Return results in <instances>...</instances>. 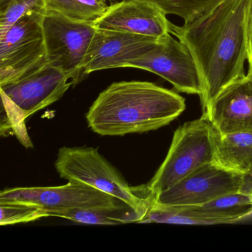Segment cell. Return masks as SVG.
Listing matches in <instances>:
<instances>
[{"label":"cell","instance_id":"cell-22","mask_svg":"<svg viewBox=\"0 0 252 252\" xmlns=\"http://www.w3.org/2000/svg\"><path fill=\"white\" fill-rule=\"evenodd\" d=\"M240 191L252 193V169L249 174L243 176V184Z\"/></svg>","mask_w":252,"mask_h":252},{"label":"cell","instance_id":"cell-15","mask_svg":"<svg viewBox=\"0 0 252 252\" xmlns=\"http://www.w3.org/2000/svg\"><path fill=\"white\" fill-rule=\"evenodd\" d=\"M52 217L65 218L73 222L89 225H121L141 223L142 217L128 205L114 207L76 209L54 214Z\"/></svg>","mask_w":252,"mask_h":252},{"label":"cell","instance_id":"cell-6","mask_svg":"<svg viewBox=\"0 0 252 252\" xmlns=\"http://www.w3.org/2000/svg\"><path fill=\"white\" fill-rule=\"evenodd\" d=\"M42 26L48 64L63 70L74 85L79 83L84 79L82 66L96 31L94 23L46 12Z\"/></svg>","mask_w":252,"mask_h":252},{"label":"cell","instance_id":"cell-9","mask_svg":"<svg viewBox=\"0 0 252 252\" xmlns=\"http://www.w3.org/2000/svg\"><path fill=\"white\" fill-rule=\"evenodd\" d=\"M0 201L31 203L48 211L51 217L57 212L71 209L126 204L110 194L76 181H68L67 184L58 187L6 189L0 193Z\"/></svg>","mask_w":252,"mask_h":252},{"label":"cell","instance_id":"cell-17","mask_svg":"<svg viewBox=\"0 0 252 252\" xmlns=\"http://www.w3.org/2000/svg\"><path fill=\"white\" fill-rule=\"evenodd\" d=\"M110 3L122 0H108ZM158 6L166 15H175L184 23L192 21L216 6L222 0H143Z\"/></svg>","mask_w":252,"mask_h":252},{"label":"cell","instance_id":"cell-16","mask_svg":"<svg viewBox=\"0 0 252 252\" xmlns=\"http://www.w3.org/2000/svg\"><path fill=\"white\" fill-rule=\"evenodd\" d=\"M108 0H45L46 12L78 22L95 23L108 8Z\"/></svg>","mask_w":252,"mask_h":252},{"label":"cell","instance_id":"cell-13","mask_svg":"<svg viewBox=\"0 0 252 252\" xmlns=\"http://www.w3.org/2000/svg\"><path fill=\"white\" fill-rule=\"evenodd\" d=\"M203 113L221 135L252 132V72L224 88Z\"/></svg>","mask_w":252,"mask_h":252},{"label":"cell","instance_id":"cell-1","mask_svg":"<svg viewBox=\"0 0 252 252\" xmlns=\"http://www.w3.org/2000/svg\"><path fill=\"white\" fill-rule=\"evenodd\" d=\"M249 0H222L181 26L169 24V33L187 45L203 86L202 110L228 85L246 75V17Z\"/></svg>","mask_w":252,"mask_h":252},{"label":"cell","instance_id":"cell-4","mask_svg":"<svg viewBox=\"0 0 252 252\" xmlns=\"http://www.w3.org/2000/svg\"><path fill=\"white\" fill-rule=\"evenodd\" d=\"M219 135L203 113L200 119L186 122L175 130L164 160L147 184L156 200L160 193L193 171L213 162Z\"/></svg>","mask_w":252,"mask_h":252},{"label":"cell","instance_id":"cell-19","mask_svg":"<svg viewBox=\"0 0 252 252\" xmlns=\"http://www.w3.org/2000/svg\"><path fill=\"white\" fill-rule=\"evenodd\" d=\"M0 225L26 223L40 218H48L50 213L39 206L16 201H0Z\"/></svg>","mask_w":252,"mask_h":252},{"label":"cell","instance_id":"cell-7","mask_svg":"<svg viewBox=\"0 0 252 252\" xmlns=\"http://www.w3.org/2000/svg\"><path fill=\"white\" fill-rule=\"evenodd\" d=\"M73 85L70 76L48 63L21 79L0 85L2 106L26 119L60 100Z\"/></svg>","mask_w":252,"mask_h":252},{"label":"cell","instance_id":"cell-21","mask_svg":"<svg viewBox=\"0 0 252 252\" xmlns=\"http://www.w3.org/2000/svg\"><path fill=\"white\" fill-rule=\"evenodd\" d=\"M246 43L249 72H252V0H249L246 11Z\"/></svg>","mask_w":252,"mask_h":252},{"label":"cell","instance_id":"cell-18","mask_svg":"<svg viewBox=\"0 0 252 252\" xmlns=\"http://www.w3.org/2000/svg\"><path fill=\"white\" fill-rule=\"evenodd\" d=\"M31 11L45 14V0H0V37Z\"/></svg>","mask_w":252,"mask_h":252},{"label":"cell","instance_id":"cell-2","mask_svg":"<svg viewBox=\"0 0 252 252\" xmlns=\"http://www.w3.org/2000/svg\"><path fill=\"white\" fill-rule=\"evenodd\" d=\"M186 109L184 97L153 82L111 84L86 115L89 127L102 136L144 133L169 125Z\"/></svg>","mask_w":252,"mask_h":252},{"label":"cell","instance_id":"cell-12","mask_svg":"<svg viewBox=\"0 0 252 252\" xmlns=\"http://www.w3.org/2000/svg\"><path fill=\"white\" fill-rule=\"evenodd\" d=\"M170 23L164 11L155 4L143 0H122L110 4L94 26L97 29L160 38L169 33Z\"/></svg>","mask_w":252,"mask_h":252},{"label":"cell","instance_id":"cell-14","mask_svg":"<svg viewBox=\"0 0 252 252\" xmlns=\"http://www.w3.org/2000/svg\"><path fill=\"white\" fill-rule=\"evenodd\" d=\"M212 163L243 176L249 174L252 169V132L220 133Z\"/></svg>","mask_w":252,"mask_h":252},{"label":"cell","instance_id":"cell-11","mask_svg":"<svg viewBox=\"0 0 252 252\" xmlns=\"http://www.w3.org/2000/svg\"><path fill=\"white\" fill-rule=\"evenodd\" d=\"M158 38L119 31L97 29L82 66L84 78L107 69L125 67L147 54Z\"/></svg>","mask_w":252,"mask_h":252},{"label":"cell","instance_id":"cell-5","mask_svg":"<svg viewBox=\"0 0 252 252\" xmlns=\"http://www.w3.org/2000/svg\"><path fill=\"white\" fill-rule=\"evenodd\" d=\"M44 14L28 13L0 37V85L21 79L48 64Z\"/></svg>","mask_w":252,"mask_h":252},{"label":"cell","instance_id":"cell-20","mask_svg":"<svg viewBox=\"0 0 252 252\" xmlns=\"http://www.w3.org/2000/svg\"><path fill=\"white\" fill-rule=\"evenodd\" d=\"M252 206V193H232L202 205V208L213 210H231Z\"/></svg>","mask_w":252,"mask_h":252},{"label":"cell","instance_id":"cell-10","mask_svg":"<svg viewBox=\"0 0 252 252\" xmlns=\"http://www.w3.org/2000/svg\"><path fill=\"white\" fill-rule=\"evenodd\" d=\"M243 184V175L209 163L162 191L156 202L166 206H202L222 196L241 191Z\"/></svg>","mask_w":252,"mask_h":252},{"label":"cell","instance_id":"cell-8","mask_svg":"<svg viewBox=\"0 0 252 252\" xmlns=\"http://www.w3.org/2000/svg\"><path fill=\"white\" fill-rule=\"evenodd\" d=\"M125 67L155 73L179 92L199 96L203 94L200 73L191 52L185 44L170 33L158 38L147 54L129 62Z\"/></svg>","mask_w":252,"mask_h":252},{"label":"cell","instance_id":"cell-3","mask_svg":"<svg viewBox=\"0 0 252 252\" xmlns=\"http://www.w3.org/2000/svg\"><path fill=\"white\" fill-rule=\"evenodd\" d=\"M55 168L67 181L87 184L122 200L142 217V223L156 197L147 184L132 187L98 149L94 147H62Z\"/></svg>","mask_w":252,"mask_h":252}]
</instances>
